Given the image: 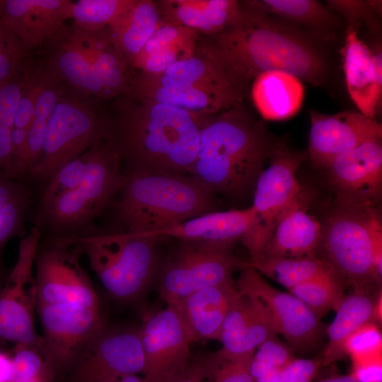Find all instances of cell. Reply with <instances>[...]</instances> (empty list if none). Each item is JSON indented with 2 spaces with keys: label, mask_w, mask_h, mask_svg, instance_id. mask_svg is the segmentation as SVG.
Masks as SVG:
<instances>
[{
  "label": "cell",
  "mask_w": 382,
  "mask_h": 382,
  "mask_svg": "<svg viewBox=\"0 0 382 382\" xmlns=\"http://www.w3.org/2000/svg\"><path fill=\"white\" fill-rule=\"evenodd\" d=\"M281 371V369H274L256 379L254 382H278Z\"/></svg>",
  "instance_id": "681fc988"
},
{
  "label": "cell",
  "mask_w": 382,
  "mask_h": 382,
  "mask_svg": "<svg viewBox=\"0 0 382 382\" xmlns=\"http://www.w3.org/2000/svg\"><path fill=\"white\" fill-rule=\"evenodd\" d=\"M11 358L13 373L10 382L56 381L40 347L15 345Z\"/></svg>",
  "instance_id": "74e56055"
},
{
  "label": "cell",
  "mask_w": 382,
  "mask_h": 382,
  "mask_svg": "<svg viewBox=\"0 0 382 382\" xmlns=\"http://www.w3.org/2000/svg\"><path fill=\"white\" fill-rule=\"evenodd\" d=\"M250 207L243 209L214 211L149 233H141L161 238L233 244L250 231L253 221Z\"/></svg>",
  "instance_id": "7402d4cb"
},
{
  "label": "cell",
  "mask_w": 382,
  "mask_h": 382,
  "mask_svg": "<svg viewBox=\"0 0 382 382\" xmlns=\"http://www.w3.org/2000/svg\"><path fill=\"white\" fill-rule=\"evenodd\" d=\"M156 3L163 21L210 36L228 26L241 7V2L236 0H158Z\"/></svg>",
  "instance_id": "cb8c5ba5"
},
{
  "label": "cell",
  "mask_w": 382,
  "mask_h": 382,
  "mask_svg": "<svg viewBox=\"0 0 382 382\" xmlns=\"http://www.w3.org/2000/svg\"><path fill=\"white\" fill-rule=\"evenodd\" d=\"M381 138V124L360 112L325 115L312 111L308 158L316 168H326L337 156Z\"/></svg>",
  "instance_id": "ac0fdd59"
},
{
  "label": "cell",
  "mask_w": 382,
  "mask_h": 382,
  "mask_svg": "<svg viewBox=\"0 0 382 382\" xmlns=\"http://www.w3.org/2000/svg\"><path fill=\"white\" fill-rule=\"evenodd\" d=\"M83 255L74 236L54 235L42 237L36 255L41 349L55 380L67 374L86 345L106 325L98 296L81 264Z\"/></svg>",
  "instance_id": "6da1fadb"
},
{
  "label": "cell",
  "mask_w": 382,
  "mask_h": 382,
  "mask_svg": "<svg viewBox=\"0 0 382 382\" xmlns=\"http://www.w3.org/2000/svg\"><path fill=\"white\" fill-rule=\"evenodd\" d=\"M33 57L45 71L70 88L100 101L125 93L132 74L116 47L108 25L86 30L73 23L47 40Z\"/></svg>",
  "instance_id": "5b68a950"
},
{
  "label": "cell",
  "mask_w": 382,
  "mask_h": 382,
  "mask_svg": "<svg viewBox=\"0 0 382 382\" xmlns=\"http://www.w3.org/2000/svg\"><path fill=\"white\" fill-rule=\"evenodd\" d=\"M244 5L294 26L303 25L318 40H328L337 19L328 7L314 0H248Z\"/></svg>",
  "instance_id": "f546056e"
},
{
  "label": "cell",
  "mask_w": 382,
  "mask_h": 382,
  "mask_svg": "<svg viewBox=\"0 0 382 382\" xmlns=\"http://www.w3.org/2000/svg\"><path fill=\"white\" fill-rule=\"evenodd\" d=\"M253 358L277 369H283L295 359L289 347L276 339V336L259 345L254 352Z\"/></svg>",
  "instance_id": "60d3db41"
},
{
  "label": "cell",
  "mask_w": 382,
  "mask_h": 382,
  "mask_svg": "<svg viewBox=\"0 0 382 382\" xmlns=\"http://www.w3.org/2000/svg\"><path fill=\"white\" fill-rule=\"evenodd\" d=\"M102 382H155L144 375L128 374L114 377Z\"/></svg>",
  "instance_id": "c3c4849f"
},
{
  "label": "cell",
  "mask_w": 382,
  "mask_h": 382,
  "mask_svg": "<svg viewBox=\"0 0 382 382\" xmlns=\"http://www.w3.org/2000/svg\"><path fill=\"white\" fill-rule=\"evenodd\" d=\"M239 296L234 281L208 286L183 299L175 305L194 342L218 340L224 318Z\"/></svg>",
  "instance_id": "44dd1931"
},
{
  "label": "cell",
  "mask_w": 382,
  "mask_h": 382,
  "mask_svg": "<svg viewBox=\"0 0 382 382\" xmlns=\"http://www.w3.org/2000/svg\"><path fill=\"white\" fill-rule=\"evenodd\" d=\"M140 340L145 359L144 376L155 382H170L190 362L193 338L173 304L141 313Z\"/></svg>",
  "instance_id": "5bb4252c"
},
{
  "label": "cell",
  "mask_w": 382,
  "mask_h": 382,
  "mask_svg": "<svg viewBox=\"0 0 382 382\" xmlns=\"http://www.w3.org/2000/svg\"><path fill=\"white\" fill-rule=\"evenodd\" d=\"M161 21L156 1L133 0L108 25L113 42L129 68Z\"/></svg>",
  "instance_id": "83f0119b"
},
{
  "label": "cell",
  "mask_w": 382,
  "mask_h": 382,
  "mask_svg": "<svg viewBox=\"0 0 382 382\" xmlns=\"http://www.w3.org/2000/svg\"><path fill=\"white\" fill-rule=\"evenodd\" d=\"M375 304L366 291H354L345 296L328 328V342L321 359L322 366L342 358L349 337L359 328L375 319Z\"/></svg>",
  "instance_id": "f1b7e54d"
},
{
  "label": "cell",
  "mask_w": 382,
  "mask_h": 382,
  "mask_svg": "<svg viewBox=\"0 0 382 382\" xmlns=\"http://www.w3.org/2000/svg\"><path fill=\"white\" fill-rule=\"evenodd\" d=\"M346 354L353 366L382 360V337L378 328L372 322L357 330L347 340Z\"/></svg>",
  "instance_id": "f35d334b"
},
{
  "label": "cell",
  "mask_w": 382,
  "mask_h": 382,
  "mask_svg": "<svg viewBox=\"0 0 382 382\" xmlns=\"http://www.w3.org/2000/svg\"><path fill=\"white\" fill-rule=\"evenodd\" d=\"M12 373L11 354L0 349V382H10Z\"/></svg>",
  "instance_id": "7dc6e473"
},
{
  "label": "cell",
  "mask_w": 382,
  "mask_h": 382,
  "mask_svg": "<svg viewBox=\"0 0 382 382\" xmlns=\"http://www.w3.org/2000/svg\"><path fill=\"white\" fill-rule=\"evenodd\" d=\"M121 159L106 132L91 146L82 178L68 190L40 200L36 224L47 235L81 236L117 196L125 180Z\"/></svg>",
  "instance_id": "52a82bcc"
},
{
  "label": "cell",
  "mask_w": 382,
  "mask_h": 382,
  "mask_svg": "<svg viewBox=\"0 0 382 382\" xmlns=\"http://www.w3.org/2000/svg\"><path fill=\"white\" fill-rule=\"evenodd\" d=\"M321 366L320 359L295 358L282 369L278 382H311Z\"/></svg>",
  "instance_id": "7bdbcfd3"
},
{
  "label": "cell",
  "mask_w": 382,
  "mask_h": 382,
  "mask_svg": "<svg viewBox=\"0 0 382 382\" xmlns=\"http://www.w3.org/2000/svg\"><path fill=\"white\" fill-rule=\"evenodd\" d=\"M37 64L40 70V86L24 158L23 173L26 180L40 159L48 120L66 87Z\"/></svg>",
  "instance_id": "4dcf8cb0"
},
{
  "label": "cell",
  "mask_w": 382,
  "mask_h": 382,
  "mask_svg": "<svg viewBox=\"0 0 382 382\" xmlns=\"http://www.w3.org/2000/svg\"><path fill=\"white\" fill-rule=\"evenodd\" d=\"M145 359L139 328L106 325L83 348L66 375L67 382H102L141 374Z\"/></svg>",
  "instance_id": "9a60e30c"
},
{
  "label": "cell",
  "mask_w": 382,
  "mask_h": 382,
  "mask_svg": "<svg viewBox=\"0 0 382 382\" xmlns=\"http://www.w3.org/2000/svg\"><path fill=\"white\" fill-rule=\"evenodd\" d=\"M319 382H358L352 374L329 378Z\"/></svg>",
  "instance_id": "f907efd6"
},
{
  "label": "cell",
  "mask_w": 382,
  "mask_h": 382,
  "mask_svg": "<svg viewBox=\"0 0 382 382\" xmlns=\"http://www.w3.org/2000/svg\"><path fill=\"white\" fill-rule=\"evenodd\" d=\"M31 57L22 42L0 23V82L23 72Z\"/></svg>",
  "instance_id": "ab89813d"
},
{
  "label": "cell",
  "mask_w": 382,
  "mask_h": 382,
  "mask_svg": "<svg viewBox=\"0 0 382 382\" xmlns=\"http://www.w3.org/2000/svg\"><path fill=\"white\" fill-rule=\"evenodd\" d=\"M344 284L333 271H330L288 290L319 318L330 309H337L345 297Z\"/></svg>",
  "instance_id": "d6a6232c"
},
{
  "label": "cell",
  "mask_w": 382,
  "mask_h": 382,
  "mask_svg": "<svg viewBox=\"0 0 382 382\" xmlns=\"http://www.w3.org/2000/svg\"><path fill=\"white\" fill-rule=\"evenodd\" d=\"M347 88L361 114L375 119L382 93V77L375 71L371 51L361 41L357 30L347 27L341 50Z\"/></svg>",
  "instance_id": "ffe728a7"
},
{
  "label": "cell",
  "mask_w": 382,
  "mask_h": 382,
  "mask_svg": "<svg viewBox=\"0 0 382 382\" xmlns=\"http://www.w3.org/2000/svg\"><path fill=\"white\" fill-rule=\"evenodd\" d=\"M304 89L301 81L282 71H267L252 82L251 96L262 117L284 120L300 110Z\"/></svg>",
  "instance_id": "484cf974"
},
{
  "label": "cell",
  "mask_w": 382,
  "mask_h": 382,
  "mask_svg": "<svg viewBox=\"0 0 382 382\" xmlns=\"http://www.w3.org/2000/svg\"><path fill=\"white\" fill-rule=\"evenodd\" d=\"M328 8L344 15L354 26L359 21H367L371 11L379 13V1H328Z\"/></svg>",
  "instance_id": "b9f144b4"
},
{
  "label": "cell",
  "mask_w": 382,
  "mask_h": 382,
  "mask_svg": "<svg viewBox=\"0 0 382 382\" xmlns=\"http://www.w3.org/2000/svg\"><path fill=\"white\" fill-rule=\"evenodd\" d=\"M33 203L30 183L0 170V288L11 270L4 262L5 246L13 238L28 233L26 221Z\"/></svg>",
  "instance_id": "4316f807"
},
{
  "label": "cell",
  "mask_w": 382,
  "mask_h": 382,
  "mask_svg": "<svg viewBox=\"0 0 382 382\" xmlns=\"http://www.w3.org/2000/svg\"><path fill=\"white\" fill-rule=\"evenodd\" d=\"M70 0H0V23L33 56L71 18Z\"/></svg>",
  "instance_id": "d6986e66"
},
{
  "label": "cell",
  "mask_w": 382,
  "mask_h": 382,
  "mask_svg": "<svg viewBox=\"0 0 382 382\" xmlns=\"http://www.w3.org/2000/svg\"><path fill=\"white\" fill-rule=\"evenodd\" d=\"M75 236L108 294L123 304L140 301L160 270L159 238L125 231Z\"/></svg>",
  "instance_id": "ba28073f"
},
{
  "label": "cell",
  "mask_w": 382,
  "mask_h": 382,
  "mask_svg": "<svg viewBox=\"0 0 382 382\" xmlns=\"http://www.w3.org/2000/svg\"><path fill=\"white\" fill-rule=\"evenodd\" d=\"M39 86L40 70L35 59L32 57L28 79L14 115L11 130V155L15 158L23 157L26 151Z\"/></svg>",
  "instance_id": "e575fe53"
},
{
  "label": "cell",
  "mask_w": 382,
  "mask_h": 382,
  "mask_svg": "<svg viewBox=\"0 0 382 382\" xmlns=\"http://www.w3.org/2000/svg\"><path fill=\"white\" fill-rule=\"evenodd\" d=\"M306 202L302 192L277 224L261 257H301L315 255L321 240L322 225L307 212Z\"/></svg>",
  "instance_id": "603a6c76"
},
{
  "label": "cell",
  "mask_w": 382,
  "mask_h": 382,
  "mask_svg": "<svg viewBox=\"0 0 382 382\" xmlns=\"http://www.w3.org/2000/svg\"><path fill=\"white\" fill-rule=\"evenodd\" d=\"M201 34L161 18L159 25L134 62L132 69L156 75L174 64L191 57Z\"/></svg>",
  "instance_id": "d4e9b609"
},
{
  "label": "cell",
  "mask_w": 382,
  "mask_h": 382,
  "mask_svg": "<svg viewBox=\"0 0 382 382\" xmlns=\"http://www.w3.org/2000/svg\"><path fill=\"white\" fill-rule=\"evenodd\" d=\"M102 103L66 86L48 120L40 159L28 175L30 183H45L105 134L106 110Z\"/></svg>",
  "instance_id": "9c48e42d"
},
{
  "label": "cell",
  "mask_w": 382,
  "mask_h": 382,
  "mask_svg": "<svg viewBox=\"0 0 382 382\" xmlns=\"http://www.w3.org/2000/svg\"><path fill=\"white\" fill-rule=\"evenodd\" d=\"M316 37L244 5L235 20L208 43L232 76L249 88L267 71H282L315 86L327 82L329 64Z\"/></svg>",
  "instance_id": "7a4b0ae2"
},
{
  "label": "cell",
  "mask_w": 382,
  "mask_h": 382,
  "mask_svg": "<svg viewBox=\"0 0 382 382\" xmlns=\"http://www.w3.org/2000/svg\"><path fill=\"white\" fill-rule=\"evenodd\" d=\"M42 237L34 225L20 242L18 258L0 288V346L14 345L42 346V337L35 329L37 284L35 262Z\"/></svg>",
  "instance_id": "4fadbf2b"
},
{
  "label": "cell",
  "mask_w": 382,
  "mask_h": 382,
  "mask_svg": "<svg viewBox=\"0 0 382 382\" xmlns=\"http://www.w3.org/2000/svg\"><path fill=\"white\" fill-rule=\"evenodd\" d=\"M133 0H79L73 1L71 18L73 24L86 30L108 26Z\"/></svg>",
  "instance_id": "8d00e7d4"
},
{
  "label": "cell",
  "mask_w": 382,
  "mask_h": 382,
  "mask_svg": "<svg viewBox=\"0 0 382 382\" xmlns=\"http://www.w3.org/2000/svg\"><path fill=\"white\" fill-rule=\"evenodd\" d=\"M106 111V134L125 171L189 175L206 117L125 93Z\"/></svg>",
  "instance_id": "3957f363"
},
{
  "label": "cell",
  "mask_w": 382,
  "mask_h": 382,
  "mask_svg": "<svg viewBox=\"0 0 382 382\" xmlns=\"http://www.w3.org/2000/svg\"><path fill=\"white\" fill-rule=\"evenodd\" d=\"M248 265L287 289L332 271L316 255L301 257L262 256Z\"/></svg>",
  "instance_id": "1f68e13d"
},
{
  "label": "cell",
  "mask_w": 382,
  "mask_h": 382,
  "mask_svg": "<svg viewBox=\"0 0 382 382\" xmlns=\"http://www.w3.org/2000/svg\"><path fill=\"white\" fill-rule=\"evenodd\" d=\"M110 204L117 231L149 233L216 211L215 194L190 175L125 171Z\"/></svg>",
  "instance_id": "8992f818"
},
{
  "label": "cell",
  "mask_w": 382,
  "mask_h": 382,
  "mask_svg": "<svg viewBox=\"0 0 382 382\" xmlns=\"http://www.w3.org/2000/svg\"><path fill=\"white\" fill-rule=\"evenodd\" d=\"M307 158V151H293L275 142L268 166L255 183L252 226L241 240L249 253L248 262L262 255L277 224L301 195L296 172Z\"/></svg>",
  "instance_id": "30bf717a"
},
{
  "label": "cell",
  "mask_w": 382,
  "mask_h": 382,
  "mask_svg": "<svg viewBox=\"0 0 382 382\" xmlns=\"http://www.w3.org/2000/svg\"><path fill=\"white\" fill-rule=\"evenodd\" d=\"M351 374L358 382H382V360L354 366Z\"/></svg>",
  "instance_id": "f6af8a7d"
},
{
  "label": "cell",
  "mask_w": 382,
  "mask_h": 382,
  "mask_svg": "<svg viewBox=\"0 0 382 382\" xmlns=\"http://www.w3.org/2000/svg\"><path fill=\"white\" fill-rule=\"evenodd\" d=\"M205 370L197 357L190 360L187 369L170 382H207Z\"/></svg>",
  "instance_id": "bcb514c9"
},
{
  "label": "cell",
  "mask_w": 382,
  "mask_h": 382,
  "mask_svg": "<svg viewBox=\"0 0 382 382\" xmlns=\"http://www.w3.org/2000/svg\"><path fill=\"white\" fill-rule=\"evenodd\" d=\"M326 169L337 206L376 208L382 192L381 141L364 143L337 156Z\"/></svg>",
  "instance_id": "2e32d148"
},
{
  "label": "cell",
  "mask_w": 382,
  "mask_h": 382,
  "mask_svg": "<svg viewBox=\"0 0 382 382\" xmlns=\"http://www.w3.org/2000/svg\"><path fill=\"white\" fill-rule=\"evenodd\" d=\"M29 68L30 63L21 74L0 82V170L13 177L11 130L14 115L28 79Z\"/></svg>",
  "instance_id": "836d02e7"
},
{
  "label": "cell",
  "mask_w": 382,
  "mask_h": 382,
  "mask_svg": "<svg viewBox=\"0 0 382 382\" xmlns=\"http://www.w3.org/2000/svg\"><path fill=\"white\" fill-rule=\"evenodd\" d=\"M233 245L180 241L160 268V299L175 304L204 288L233 281V272L248 262L234 254Z\"/></svg>",
  "instance_id": "8fae6325"
},
{
  "label": "cell",
  "mask_w": 382,
  "mask_h": 382,
  "mask_svg": "<svg viewBox=\"0 0 382 382\" xmlns=\"http://www.w3.org/2000/svg\"><path fill=\"white\" fill-rule=\"evenodd\" d=\"M240 271L236 288L253 294L262 303L277 334L282 335L294 347L311 345L319 330L318 317L292 294L267 283L248 262Z\"/></svg>",
  "instance_id": "e0dca14e"
},
{
  "label": "cell",
  "mask_w": 382,
  "mask_h": 382,
  "mask_svg": "<svg viewBox=\"0 0 382 382\" xmlns=\"http://www.w3.org/2000/svg\"><path fill=\"white\" fill-rule=\"evenodd\" d=\"M275 142L242 103L207 117L189 175L214 194L241 197L255 189Z\"/></svg>",
  "instance_id": "277c9868"
},
{
  "label": "cell",
  "mask_w": 382,
  "mask_h": 382,
  "mask_svg": "<svg viewBox=\"0 0 382 382\" xmlns=\"http://www.w3.org/2000/svg\"><path fill=\"white\" fill-rule=\"evenodd\" d=\"M253 354H233L220 349L197 357L209 382H254L250 372Z\"/></svg>",
  "instance_id": "d590c367"
},
{
  "label": "cell",
  "mask_w": 382,
  "mask_h": 382,
  "mask_svg": "<svg viewBox=\"0 0 382 382\" xmlns=\"http://www.w3.org/2000/svg\"><path fill=\"white\" fill-rule=\"evenodd\" d=\"M367 226L373 249V271L379 283L382 272V223L376 208L371 209L369 213Z\"/></svg>",
  "instance_id": "ee69618b"
},
{
  "label": "cell",
  "mask_w": 382,
  "mask_h": 382,
  "mask_svg": "<svg viewBox=\"0 0 382 382\" xmlns=\"http://www.w3.org/2000/svg\"><path fill=\"white\" fill-rule=\"evenodd\" d=\"M371 209L337 206L322 225L318 248L323 253L321 258L354 291L368 292L371 284L378 283L373 271V249L367 226Z\"/></svg>",
  "instance_id": "7c38bea8"
},
{
  "label": "cell",
  "mask_w": 382,
  "mask_h": 382,
  "mask_svg": "<svg viewBox=\"0 0 382 382\" xmlns=\"http://www.w3.org/2000/svg\"><path fill=\"white\" fill-rule=\"evenodd\" d=\"M207 382H209V381L208 378H207Z\"/></svg>",
  "instance_id": "816d5d0a"
}]
</instances>
